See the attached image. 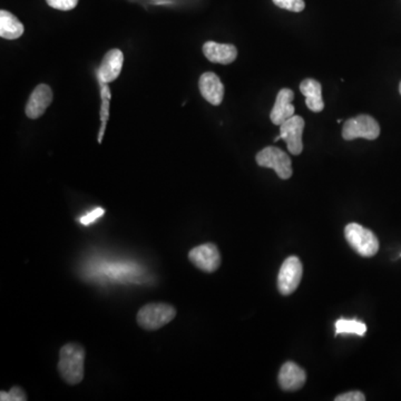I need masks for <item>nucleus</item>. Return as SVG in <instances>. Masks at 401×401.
I'll return each mask as SVG.
<instances>
[{
	"label": "nucleus",
	"mask_w": 401,
	"mask_h": 401,
	"mask_svg": "<svg viewBox=\"0 0 401 401\" xmlns=\"http://www.w3.org/2000/svg\"><path fill=\"white\" fill-rule=\"evenodd\" d=\"M257 165L272 168L279 178L288 180L292 176L291 158L278 147L269 146L260 151L257 154Z\"/></svg>",
	"instance_id": "5"
},
{
	"label": "nucleus",
	"mask_w": 401,
	"mask_h": 401,
	"mask_svg": "<svg viewBox=\"0 0 401 401\" xmlns=\"http://www.w3.org/2000/svg\"><path fill=\"white\" fill-rule=\"evenodd\" d=\"M274 5L286 11L301 13L306 8L304 0H272Z\"/></svg>",
	"instance_id": "18"
},
{
	"label": "nucleus",
	"mask_w": 401,
	"mask_h": 401,
	"mask_svg": "<svg viewBox=\"0 0 401 401\" xmlns=\"http://www.w3.org/2000/svg\"><path fill=\"white\" fill-rule=\"evenodd\" d=\"M124 55L120 50H112L104 56L100 63V81L104 83H112L115 81L122 69H123Z\"/></svg>",
	"instance_id": "14"
},
{
	"label": "nucleus",
	"mask_w": 401,
	"mask_h": 401,
	"mask_svg": "<svg viewBox=\"0 0 401 401\" xmlns=\"http://www.w3.org/2000/svg\"><path fill=\"white\" fill-rule=\"evenodd\" d=\"M336 401H365L366 397L360 391H349V393L340 395L335 399Z\"/></svg>",
	"instance_id": "21"
},
{
	"label": "nucleus",
	"mask_w": 401,
	"mask_h": 401,
	"mask_svg": "<svg viewBox=\"0 0 401 401\" xmlns=\"http://www.w3.org/2000/svg\"><path fill=\"white\" fill-rule=\"evenodd\" d=\"M302 263L299 257H290L281 265L278 276V289L281 294L289 296L294 294L301 282Z\"/></svg>",
	"instance_id": "6"
},
{
	"label": "nucleus",
	"mask_w": 401,
	"mask_h": 401,
	"mask_svg": "<svg viewBox=\"0 0 401 401\" xmlns=\"http://www.w3.org/2000/svg\"><path fill=\"white\" fill-rule=\"evenodd\" d=\"M344 236L349 245L361 257H371L379 251V241L375 233L356 223L346 226Z\"/></svg>",
	"instance_id": "3"
},
{
	"label": "nucleus",
	"mask_w": 401,
	"mask_h": 401,
	"mask_svg": "<svg viewBox=\"0 0 401 401\" xmlns=\"http://www.w3.org/2000/svg\"><path fill=\"white\" fill-rule=\"evenodd\" d=\"M399 92H400V95H401V81H400V85H399Z\"/></svg>",
	"instance_id": "24"
},
{
	"label": "nucleus",
	"mask_w": 401,
	"mask_h": 401,
	"mask_svg": "<svg viewBox=\"0 0 401 401\" xmlns=\"http://www.w3.org/2000/svg\"><path fill=\"white\" fill-rule=\"evenodd\" d=\"M203 53L211 63L222 65L233 63L238 57V50L234 45L219 44L215 42H205L203 45Z\"/></svg>",
	"instance_id": "13"
},
{
	"label": "nucleus",
	"mask_w": 401,
	"mask_h": 401,
	"mask_svg": "<svg viewBox=\"0 0 401 401\" xmlns=\"http://www.w3.org/2000/svg\"><path fill=\"white\" fill-rule=\"evenodd\" d=\"M199 87L205 100L212 105H220L224 98V86L216 74L212 71L202 74V76L199 77Z\"/></svg>",
	"instance_id": "10"
},
{
	"label": "nucleus",
	"mask_w": 401,
	"mask_h": 401,
	"mask_svg": "<svg viewBox=\"0 0 401 401\" xmlns=\"http://www.w3.org/2000/svg\"><path fill=\"white\" fill-rule=\"evenodd\" d=\"M335 325H336V336L356 335V336L364 337L367 332V325L356 319H351V320L339 319Z\"/></svg>",
	"instance_id": "17"
},
{
	"label": "nucleus",
	"mask_w": 401,
	"mask_h": 401,
	"mask_svg": "<svg viewBox=\"0 0 401 401\" xmlns=\"http://www.w3.org/2000/svg\"><path fill=\"white\" fill-rule=\"evenodd\" d=\"M189 259L203 272H215L221 265L220 251L213 243L202 244L192 249L189 253Z\"/></svg>",
	"instance_id": "7"
},
{
	"label": "nucleus",
	"mask_w": 401,
	"mask_h": 401,
	"mask_svg": "<svg viewBox=\"0 0 401 401\" xmlns=\"http://www.w3.org/2000/svg\"><path fill=\"white\" fill-rule=\"evenodd\" d=\"M48 6L58 11H69L76 7L79 0H46Z\"/></svg>",
	"instance_id": "20"
},
{
	"label": "nucleus",
	"mask_w": 401,
	"mask_h": 401,
	"mask_svg": "<svg viewBox=\"0 0 401 401\" xmlns=\"http://www.w3.org/2000/svg\"><path fill=\"white\" fill-rule=\"evenodd\" d=\"M104 213H105V210L98 207V209H95V210L92 211V212H89L88 214L83 216V218L81 219V222L83 223L84 226H88L91 223L94 222V221H96L98 219H100V216H103Z\"/></svg>",
	"instance_id": "22"
},
{
	"label": "nucleus",
	"mask_w": 401,
	"mask_h": 401,
	"mask_svg": "<svg viewBox=\"0 0 401 401\" xmlns=\"http://www.w3.org/2000/svg\"><path fill=\"white\" fill-rule=\"evenodd\" d=\"M294 98V93L290 88H282L278 93L276 104L270 114L271 122L274 125L280 126L294 115V106L292 105Z\"/></svg>",
	"instance_id": "11"
},
{
	"label": "nucleus",
	"mask_w": 401,
	"mask_h": 401,
	"mask_svg": "<svg viewBox=\"0 0 401 401\" xmlns=\"http://www.w3.org/2000/svg\"><path fill=\"white\" fill-rule=\"evenodd\" d=\"M53 102V91L48 85L40 84L34 89L26 104V115L32 120L40 118Z\"/></svg>",
	"instance_id": "9"
},
{
	"label": "nucleus",
	"mask_w": 401,
	"mask_h": 401,
	"mask_svg": "<svg viewBox=\"0 0 401 401\" xmlns=\"http://www.w3.org/2000/svg\"><path fill=\"white\" fill-rule=\"evenodd\" d=\"M306 379L307 376L304 370L292 361L286 362L279 373L280 387L286 391L299 390L303 387Z\"/></svg>",
	"instance_id": "12"
},
{
	"label": "nucleus",
	"mask_w": 401,
	"mask_h": 401,
	"mask_svg": "<svg viewBox=\"0 0 401 401\" xmlns=\"http://www.w3.org/2000/svg\"><path fill=\"white\" fill-rule=\"evenodd\" d=\"M303 118L301 116H292L288 121L280 125L281 139H284L288 146L289 152L294 155H300L303 151L302 134L304 129Z\"/></svg>",
	"instance_id": "8"
},
{
	"label": "nucleus",
	"mask_w": 401,
	"mask_h": 401,
	"mask_svg": "<svg viewBox=\"0 0 401 401\" xmlns=\"http://www.w3.org/2000/svg\"><path fill=\"white\" fill-rule=\"evenodd\" d=\"M400 257H401V255H400Z\"/></svg>",
	"instance_id": "25"
},
{
	"label": "nucleus",
	"mask_w": 401,
	"mask_h": 401,
	"mask_svg": "<svg viewBox=\"0 0 401 401\" xmlns=\"http://www.w3.org/2000/svg\"><path fill=\"white\" fill-rule=\"evenodd\" d=\"M0 399L3 401H26L27 395L21 387H13L11 391H1Z\"/></svg>",
	"instance_id": "19"
},
{
	"label": "nucleus",
	"mask_w": 401,
	"mask_h": 401,
	"mask_svg": "<svg viewBox=\"0 0 401 401\" xmlns=\"http://www.w3.org/2000/svg\"><path fill=\"white\" fill-rule=\"evenodd\" d=\"M25 32L24 25L15 15L7 11H0V36L5 40H18Z\"/></svg>",
	"instance_id": "16"
},
{
	"label": "nucleus",
	"mask_w": 401,
	"mask_h": 401,
	"mask_svg": "<svg viewBox=\"0 0 401 401\" xmlns=\"http://www.w3.org/2000/svg\"><path fill=\"white\" fill-rule=\"evenodd\" d=\"M380 135V126L375 118L369 115L356 116L344 122L342 127V137L346 141L356 139H365L369 141L378 139Z\"/></svg>",
	"instance_id": "4"
},
{
	"label": "nucleus",
	"mask_w": 401,
	"mask_h": 401,
	"mask_svg": "<svg viewBox=\"0 0 401 401\" xmlns=\"http://www.w3.org/2000/svg\"><path fill=\"white\" fill-rule=\"evenodd\" d=\"M85 356V349L79 344L69 342L62 347L57 368L66 383L79 385L84 379Z\"/></svg>",
	"instance_id": "1"
},
{
	"label": "nucleus",
	"mask_w": 401,
	"mask_h": 401,
	"mask_svg": "<svg viewBox=\"0 0 401 401\" xmlns=\"http://www.w3.org/2000/svg\"><path fill=\"white\" fill-rule=\"evenodd\" d=\"M281 139V136L280 135H279V136H277L276 139H274V141H276V142H278V141H280Z\"/></svg>",
	"instance_id": "23"
},
{
	"label": "nucleus",
	"mask_w": 401,
	"mask_h": 401,
	"mask_svg": "<svg viewBox=\"0 0 401 401\" xmlns=\"http://www.w3.org/2000/svg\"><path fill=\"white\" fill-rule=\"evenodd\" d=\"M176 309L168 303H149L141 308L136 320L141 328L153 331L162 328L173 320Z\"/></svg>",
	"instance_id": "2"
},
{
	"label": "nucleus",
	"mask_w": 401,
	"mask_h": 401,
	"mask_svg": "<svg viewBox=\"0 0 401 401\" xmlns=\"http://www.w3.org/2000/svg\"><path fill=\"white\" fill-rule=\"evenodd\" d=\"M300 92L306 98L308 108L315 113H320L325 108L322 98V87L315 79H307L300 84Z\"/></svg>",
	"instance_id": "15"
}]
</instances>
